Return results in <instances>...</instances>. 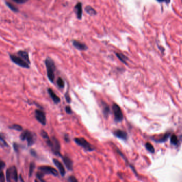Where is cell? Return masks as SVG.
Returning <instances> with one entry per match:
<instances>
[{"mask_svg":"<svg viewBox=\"0 0 182 182\" xmlns=\"http://www.w3.org/2000/svg\"><path fill=\"white\" fill-rule=\"evenodd\" d=\"M39 170L36 176L39 179V181L41 182H46L43 179V176L46 174H50L55 176H57L58 175V172L56 169L49 166H40L39 168Z\"/></svg>","mask_w":182,"mask_h":182,"instance_id":"obj_1","label":"cell"},{"mask_svg":"<svg viewBox=\"0 0 182 182\" xmlns=\"http://www.w3.org/2000/svg\"><path fill=\"white\" fill-rule=\"evenodd\" d=\"M45 64L47 71V77H48L49 81L53 83L55 78V72L56 70L55 62L51 58L47 57L45 60Z\"/></svg>","mask_w":182,"mask_h":182,"instance_id":"obj_2","label":"cell"},{"mask_svg":"<svg viewBox=\"0 0 182 182\" xmlns=\"http://www.w3.org/2000/svg\"><path fill=\"white\" fill-rule=\"evenodd\" d=\"M47 143L49 147L51 148V150L54 154L57 155L61 156L60 153V142L56 137H53L51 138H49L48 140H47Z\"/></svg>","mask_w":182,"mask_h":182,"instance_id":"obj_3","label":"cell"},{"mask_svg":"<svg viewBox=\"0 0 182 182\" xmlns=\"http://www.w3.org/2000/svg\"><path fill=\"white\" fill-rule=\"evenodd\" d=\"M17 169L15 166H11L6 172V179L8 182H18Z\"/></svg>","mask_w":182,"mask_h":182,"instance_id":"obj_4","label":"cell"},{"mask_svg":"<svg viewBox=\"0 0 182 182\" xmlns=\"http://www.w3.org/2000/svg\"><path fill=\"white\" fill-rule=\"evenodd\" d=\"M20 138L21 140H26L28 146H32L35 143V134L28 130H25L22 133L20 136Z\"/></svg>","mask_w":182,"mask_h":182,"instance_id":"obj_5","label":"cell"},{"mask_svg":"<svg viewBox=\"0 0 182 182\" xmlns=\"http://www.w3.org/2000/svg\"><path fill=\"white\" fill-rule=\"evenodd\" d=\"M112 110L114 116V120L116 122H121L123 119L122 112L119 105L113 103L112 105Z\"/></svg>","mask_w":182,"mask_h":182,"instance_id":"obj_6","label":"cell"},{"mask_svg":"<svg viewBox=\"0 0 182 182\" xmlns=\"http://www.w3.org/2000/svg\"><path fill=\"white\" fill-rule=\"evenodd\" d=\"M74 141L78 145L83 147L86 151H92L94 150L91 144L87 140H86L84 138H74Z\"/></svg>","mask_w":182,"mask_h":182,"instance_id":"obj_7","label":"cell"},{"mask_svg":"<svg viewBox=\"0 0 182 182\" xmlns=\"http://www.w3.org/2000/svg\"><path fill=\"white\" fill-rule=\"evenodd\" d=\"M9 56L12 62L16 64V65L28 69L30 68L29 65L26 62H25L24 60H22L21 57L15 56L14 55H11V54H9Z\"/></svg>","mask_w":182,"mask_h":182,"instance_id":"obj_8","label":"cell"},{"mask_svg":"<svg viewBox=\"0 0 182 182\" xmlns=\"http://www.w3.org/2000/svg\"><path fill=\"white\" fill-rule=\"evenodd\" d=\"M35 117L36 119L43 125H46L47 119L45 113L41 109H36L35 111Z\"/></svg>","mask_w":182,"mask_h":182,"instance_id":"obj_9","label":"cell"},{"mask_svg":"<svg viewBox=\"0 0 182 182\" xmlns=\"http://www.w3.org/2000/svg\"><path fill=\"white\" fill-rule=\"evenodd\" d=\"M53 162L54 164L57 167V168L58 169L60 175H62V176H64L65 175L66 172H65V168H64L63 164L59 160H58L56 159H53Z\"/></svg>","mask_w":182,"mask_h":182,"instance_id":"obj_10","label":"cell"},{"mask_svg":"<svg viewBox=\"0 0 182 182\" xmlns=\"http://www.w3.org/2000/svg\"><path fill=\"white\" fill-rule=\"evenodd\" d=\"M113 134L115 136L123 140H126L128 137L126 132L122 130H116L113 132Z\"/></svg>","mask_w":182,"mask_h":182,"instance_id":"obj_11","label":"cell"},{"mask_svg":"<svg viewBox=\"0 0 182 182\" xmlns=\"http://www.w3.org/2000/svg\"><path fill=\"white\" fill-rule=\"evenodd\" d=\"M72 43L74 47L79 50L85 51L88 49V47L84 43L79 42L77 40H73Z\"/></svg>","mask_w":182,"mask_h":182,"instance_id":"obj_12","label":"cell"},{"mask_svg":"<svg viewBox=\"0 0 182 182\" xmlns=\"http://www.w3.org/2000/svg\"><path fill=\"white\" fill-rule=\"evenodd\" d=\"M17 53L18 55L19 56V57H21L22 60H24L25 62H26L29 65L31 64L29 55L27 51H23V50H20Z\"/></svg>","mask_w":182,"mask_h":182,"instance_id":"obj_13","label":"cell"},{"mask_svg":"<svg viewBox=\"0 0 182 182\" xmlns=\"http://www.w3.org/2000/svg\"><path fill=\"white\" fill-rule=\"evenodd\" d=\"M48 92L49 94V96H50L51 98L53 99V101L55 103V104H58L60 102V97L56 95L55 92L53 91V89L51 88L48 89Z\"/></svg>","mask_w":182,"mask_h":182,"instance_id":"obj_14","label":"cell"},{"mask_svg":"<svg viewBox=\"0 0 182 182\" xmlns=\"http://www.w3.org/2000/svg\"><path fill=\"white\" fill-rule=\"evenodd\" d=\"M63 160L64 164L66 166L67 168L68 169V170H72L73 167V161H72V160L70 159V158L67 157V156H64L63 157Z\"/></svg>","mask_w":182,"mask_h":182,"instance_id":"obj_15","label":"cell"},{"mask_svg":"<svg viewBox=\"0 0 182 182\" xmlns=\"http://www.w3.org/2000/svg\"><path fill=\"white\" fill-rule=\"evenodd\" d=\"M75 11L76 12V14L77 16V19H81L82 17V3L81 2H79L77 4V5L74 7Z\"/></svg>","mask_w":182,"mask_h":182,"instance_id":"obj_16","label":"cell"},{"mask_svg":"<svg viewBox=\"0 0 182 182\" xmlns=\"http://www.w3.org/2000/svg\"><path fill=\"white\" fill-rule=\"evenodd\" d=\"M103 113L105 118H107L110 113V109L109 106L104 102L103 103Z\"/></svg>","mask_w":182,"mask_h":182,"instance_id":"obj_17","label":"cell"},{"mask_svg":"<svg viewBox=\"0 0 182 182\" xmlns=\"http://www.w3.org/2000/svg\"><path fill=\"white\" fill-rule=\"evenodd\" d=\"M85 11H86V12L88 14H89L90 16H94L97 14V11H96L94 8L91 7V6H87L85 8Z\"/></svg>","mask_w":182,"mask_h":182,"instance_id":"obj_18","label":"cell"},{"mask_svg":"<svg viewBox=\"0 0 182 182\" xmlns=\"http://www.w3.org/2000/svg\"><path fill=\"white\" fill-rule=\"evenodd\" d=\"M170 135V133H167L164 134V135H163V136L161 137L160 138H159L158 140H155V141L156 142H158V143H164V142H165L168 140V138L169 137Z\"/></svg>","mask_w":182,"mask_h":182,"instance_id":"obj_19","label":"cell"},{"mask_svg":"<svg viewBox=\"0 0 182 182\" xmlns=\"http://www.w3.org/2000/svg\"><path fill=\"white\" fill-rule=\"evenodd\" d=\"M5 4H6V5L11 10L14 11V12H19L18 8L16 6H15L14 5V4L11 3L10 2L5 1Z\"/></svg>","mask_w":182,"mask_h":182,"instance_id":"obj_20","label":"cell"},{"mask_svg":"<svg viewBox=\"0 0 182 182\" xmlns=\"http://www.w3.org/2000/svg\"><path fill=\"white\" fill-rule=\"evenodd\" d=\"M116 56L122 63L127 64V60H128V58L126 56H125L121 53H116Z\"/></svg>","mask_w":182,"mask_h":182,"instance_id":"obj_21","label":"cell"},{"mask_svg":"<svg viewBox=\"0 0 182 182\" xmlns=\"http://www.w3.org/2000/svg\"><path fill=\"white\" fill-rule=\"evenodd\" d=\"M170 143L172 145H177V144L179 143V140H178V137L175 135H172L171 138H170Z\"/></svg>","mask_w":182,"mask_h":182,"instance_id":"obj_22","label":"cell"},{"mask_svg":"<svg viewBox=\"0 0 182 182\" xmlns=\"http://www.w3.org/2000/svg\"><path fill=\"white\" fill-rule=\"evenodd\" d=\"M145 147L147 149V150L148 151L152 153H154L155 152V149H154L153 146L150 143H146L145 144Z\"/></svg>","mask_w":182,"mask_h":182,"instance_id":"obj_23","label":"cell"},{"mask_svg":"<svg viewBox=\"0 0 182 182\" xmlns=\"http://www.w3.org/2000/svg\"><path fill=\"white\" fill-rule=\"evenodd\" d=\"M57 83L60 88L63 89L65 87V82L62 77H58L57 80Z\"/></svg>","mask_w":182,"mask_h":182,"instance_id":"obj_24","label":"cell"},{"mask_svg":"<svg viewBox=\"0 0 182 182\" xmlns=\"http://www.w3.org/2000/svg\"><path fill=\"white\" fill-rule=\"evenodd\" d=\"M9 128L11 129L16 130L17 131H21L23 130V127L21 125H18V124L12 125L9 127Z\"/></svg>","mask_w":182,"mask_h":182,"instance_id":"obj_25","label":"cell"},{"mask_svg":"<svg viewBox=\"0 0 182 182\" xmlns=\"http://www.w3.org/2000/svg\"><path fill=\"white\" fill-rule=\"evenodd\" d=\"M0 146L3 147H7L9 146L7 142L4 140L1 136H0Z\"/></svg>","mask_w":182,"mask_h":182,"instance_id":"obj_26","label":"cell"},{"mask_svg":"<svg viewBox=\"0 0 182 182\" xmlns=\"http://www.w3.org/2000/svg\"><path fill=\"white\" fill-rule=\"evenodd\" d=\"M35 164L33 162H31L30 166H29V176H31L32 175V174L33 172L34 171V169L35 168Z\"/></svg>","mask_w":182,"mask_h":182,"instance_id":"obj_27","label":"cell"},{"mask_svg":"<svg viewBox=\"0 0 182 182\" xmlns=\"http://www.w3.org/2000/svg\"><path fill=\"white\" fill-rule=\"evenodd\" d=\"M41 135L42 137H43L44 139H45L46 140H48L49 138H50L49 136H48V133H47L46 132V131H44V130H42V131H41Z\"/></svg>","mask_w":182,"mask_h":182,"instance_id":"obj_28","label":"cell"},{"mask_svg":"<svg viewBox=\"0 0 182 182\" xmlns=\"http://www.w3.org/2000/svg\"><path fill=\"white\" fill-rule=\"evenodd\" d=\"M68 181L70 182H79L77 179L74 176H70L68 178Z\"/></svg>","mask_w":182,"mask_h":182,"instance_id":"obj_29","label":"cell"},{"mask_svg":"<svg viewBox=\"0 0 182 182\" xmlns=\"http://www.w3.org/2000/svg\"><path fill=\"white\" fill-rule=\"evenodd\" d=\"M65 111L67 114H72V109L70 108V106H67L66 107H65Z\"/></svg>","mask_w":182,"mask_h":182,"instance_id":"obj_30","label":"cell"},{"mask_svg":"<svg viewBox=\"0 0 182 182\" xmlns=\"http://www.w3.org/2000/svg\"><path fill=\"white\" fill-rule=\"evenodd\" d=\"M0 182H5V177L3 172H0Z\"/></svg>","mask_w":182,"mask_h":182,"instance_id":"obj_31","label":"cell"},{"mask_svg":"<svg viewBox=\"0 0 182 182\" xmlns=\"http://www.w3.org/2000/svg\"><path fill=\"white\" fill-rule=\"evenodd\" d=\"M13 1L18 4H23L26 3L27 1L26 0H13Z\"/></svg>","mask_w":182,"mask_h":182,"instance_id":"obj_32","label":"cell"},{"mask_svg":"<svg viewBox=\"0 0 182 182\" xmlns=\"http://www.w3.org/2000/svg\"><path fill=\"white\" fill-rule=\"evenodd\" d=\"M5 166V165L4 162L2 161V160H0V171H1Z\"/></svg>","mask_w":182,"mask_h":182,"instance_id":"obj_33","label":"cell"},{"mask_svg":"<svg viewBox=\"0 0 182 182\" xmlns=\"http://www.w3.org/2000/svg\"><path fill=\"white\" fill-rule=\"evenodd\" d=\"M65 97L66 98V100L67 102L68 103H70V101H71V99H70V97L69 95L66 93L65 95Z\"/></svg>","mask_w":182,"mask_h":182,"instance_id":"obj_34","label":"cell"},{"mask_svg":"<svg viewBox=\"0 0 182 182\" xmlns=\"http://www.w3.org/2000/svg\"><path fill=\"white\" fill-rule=\"evenodd\" d=\"M14 150L16 151H18L19 150V145L16 143L14 144Z\"/></svg>","mask_w":182,"mask_h":182,"instance_id":"obj_35","label":"cell"},{"mask_svg":"<svg viewBox=\"0 0 182 182\" xmlns=\"http://www.w3.org/2000/svg\"><path fill=\"white\" fill-rule=\"evenodd\" d=\"M31 154L33 155V156H36V152H35V151L34 150H32L31 151Z\"/></svg>","mask_w":182,"mask_h":182,"instance_id":"obj_36","label":"cell"},{"mask_svg":"<svg viewBox=\"0 0 182 182\" xmlns=\"http://www.w3.org/2000/svg\"><path fill=\"white\" fill-rule=\"evenodd\" d=\"M65 140L67 142H69V138H68V137L67 135H65Z\"/></svg>","mask_w":182,"mask_h":182,"instance_id":"obj_37","label":"cell"},{"mask_svg":"<svg viewBox=\"0 0 182 182\" xmlns=\"http://www.w3.org/2000/svg\"><path fill=\"white\" fill-rule=\"evenodd\" d=\"M20 179H21V182H24V180H23V179L22 178V177H21V176H20Z\"/></svg>","mask_w":182,"mask_h":182,"instance_id":"obj_38","label":"cell"},{"mask_svg":"<svg viewBox=\"0 0 182 182\" xmlns=\"http://www.w3.org/2000/svg\"><path fill=\"white\" fill-rule=\"evenodd\" d=\"M35 182H39L37 180H35Z\"/></svg>","mask_w":182,"mask_h":182,"instance_id":"obj_39","label":"cell"}]
</instances>
